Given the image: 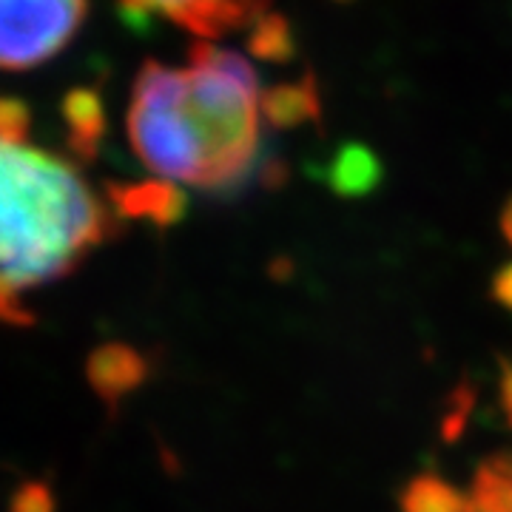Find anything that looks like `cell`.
Wrapping results in <instances>:
<instances>
[{
	"instance_id": "6da1fadb",
	"label": "cell",
	"mask_w": 512,
	"mask_h": 512,
	"mask_svg": "<svg viewBox=\"0 0 512 512\" xmlns=\"http://www.w3.org/2000/svg\"><path fill=\"white\" fill-rule=\"evenodd\" d=\"M265 94L237 52L197 43L185 66L148 60L128 100V140L163 183L225 188L259 154Z\"/></svg>"
},
{
	"instance_id": "7a4b0ae2",
	"label": "cell",
	"mask_w": 512,
	"mask_h": 512,
	"mask_svg": "<svg viewBox=\"0 0 512 512\" xmlns=\"http://www.w3.org/2000/svg\"><path fill=\"white\" fill-rule=\"evenodd\" d=\"M111 228L80 168L32 137V111L0 97V322L29 325L26 299L72 274Z\"/></svg>"
},
{
	"instance_id": "3957f363",
	"label": "cell",
	"mask_w": 512,
	"mask_h": 512,
	"mask_svg": "<svg viewBox=\"0 0 512 512\" xmlns=\"http://www.w3.org/2000/svg\"><path fill=\"white\" fill-rule=\"evenodd\" d=\"M89 0H0V69H35L69 46Z\"/></svg>"
},
{
	"instance_id": "277c9868",
	"label": "cell",
	"mask_w": 512,
	"mask_h": 512,
	"mask_svg": "<svg viewBox=\"0 0 512 512\" xmlns=\"http://www.w3.org/2000/svg\"><path fill=\"white\" fill-rule=\"evenodd\" d=\"M128 15L165 18L200 37H222L259 23L271 0H120Z\"/></svg>"
},
{
	"instance_id": "5b68a950",
	"label": "cell",
	"mask_w": 512,
	"mask_h": 512,
	"mask_svg": "<svg viewBox=\"0 0 512 512\" xmlns=\"http://www.w3.org/2000/svg\"><path fill=\"white\" fill-rule=\"evenodd\" d=\"M86 376L97 390V396L109 407H117L128 393H134L146 382L148 362L143 359V353H137L131 345L109 342V345H100L89 356Z\"/></svg>"
},
{
	"instance_id": "8992f818",
	"label": "cell",
	"mask_w": 512,
	"mask_h": 512,
	"mask_svg": "<svg viewBox=\"0 0 512 512\" xmlns=\"http://www.w3.org/2000/svg\"><path fill=\"white\" fill-rule=\"evenodd\" d=\"M402 512H467V495L436 476L413 478L399 498Z\"/></svg>"
},
{
	"instance_id": "52a82bcc",
	"label": "cell",
	"mask_w": 512,
	"mask_h": 512,
	"mask_svg": "<svg viewBox=\"0 0 512 512\" xmlns=\"http://www.w3.org/2000/svg\"><path fill=\"white\" fill-rule=\"evenodd\" d=\"M476 512H512V467L495 458L478 467L473 490L467 495Z\"/></svg>"
},
{
	"instance_id": "ba28073f",
	"label": "cell",
	"mask_w": 512,
	"mask_h": 512,
	"mask_svg": "<svg viewBox=\"0 0 512 512\" xmlns=\"http://www.w3.org/2000/svg\"><path fill=\"white\" fill-rule=\"evenodd\" d=\"M319 114V100H316V89L305 77L296 86H282L265 94V117L276 123V126H293V123H305L308 117Z\"/></svg>"
},
{
	"instance_id": "9c48e42d",
	"label": "cell",
	"mask_w": 512,
	"mask_h": 512,
	"mask_svg": "<svg viewBox=\"0 0 512 512\" xmlns=\"http://www.w3.org/2000/svg\"><path fill=\"white\" fill-rule=\"evenodd\" d=\"M120 208L134 217L174 222L183 214V197L171 185H140L120 194Z\"/></svg>"
},
{
	"instance_id": "30bf717a",
	"label": "cell",
	"mask_w": 512,
	"mask_h": 512,
	"mask_svg": "<svg viewBox=\"0 0 512 512\" xmlns=\"http://www.w3.org/2000/svg\"><path fill=\"white\" fill-rule=\"evenodd\" d=\"M66 120L72 128V143L80 154H94L97 151V140L103 131V109L100 100L89 92L74 94L66 109Z\"/></svg>"
},
{
	"instance_id": "8fae6325",
	"label": "cell",
	"mask_w": 512,
	"mask_h": 512,
	"mask_svg": "<svg viewBox=\"0 0 512 512\" xmlns=\"http://www.w3.org/2000/svg\"><path fill=\"white\" fill-rule=\"evenodd\" d=\"M373 157L367 154H359L356 148H350L348 154L339 160V183L336 188H342L345 194H359L370 188V180H373Z\"/></svg>"
},
{
	"instance_id": "7c38bea8",
	"label": "cell",
	"mask_w": 512,
	"mask_h": 512,
	"mask_svg": "<svg viewBox=\"0 0 512 512\" xmlns=\"http://www.w3.org/2000/svg\"><path fill=\"white\" fill-rule=\"evenodd\" d=\"M55 510V504H52V495L46 487H40V484H26L18 495H15V501H12V512H52Z\"/></svg>"
},
{
	"instance_id": "4fadbf2b",
	"label": "cell",
	"mask_w": 512,
	"mask_h": 512,
	"mask_svg": "<svg viewBox=\"0 0 512 512\" xmlns=\"http://www.w3.org/2000/svg\"><path fill=\"white\" fill-rule=\"evenodd\" d=\"M493 299L507 311H512V262L493 276Z\"/></svg>"
},
{
	"instance_id": "5bb4252c",
	"label": "cell",
	"mask_w": 512,
	"mask_h": 512,
	"mask_svg": "<svg viewBox=\"0 0 512 512\" xmlns=\"http://www.w3.org/2000/svg\"><path fill=\"white\" fill-rule=\"evenodd\" d=\"M501 404L512 421V365H504L501 370Z\"/></svg>"
},
{
	"instance_id": "9a60e30c",
	"label": "cell",
	"mask_w": 512,
	"mask_h": 512,
	"mask_svg": "<svg viewBox=\"0 0 512 512\" xmlns=\"http://www.w3.org/2000/svg\"><path fill=\"white\" fill-rule=\"evenodd\" d=\"M501 234H504V239L510 242L512 248V200H507L504 211H501Z\"/></svg>"
}]
</instances>
